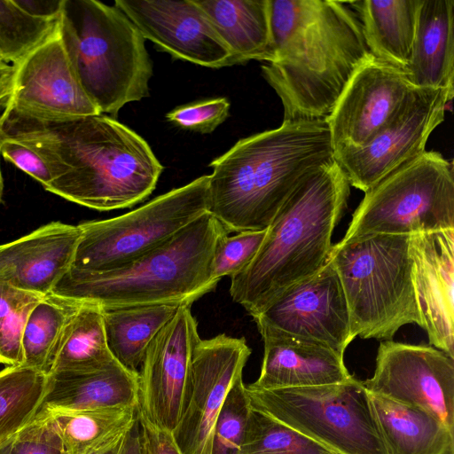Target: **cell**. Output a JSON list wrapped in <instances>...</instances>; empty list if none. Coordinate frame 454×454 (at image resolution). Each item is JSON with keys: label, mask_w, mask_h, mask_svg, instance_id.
Instances as JSON below:
<instances>
[{"label": "cell", "mask_w": 454, "mask_h": 454, "mask_svg": "<svg viewBox=\"0 0 454 454\" xmlns=\"http://www.w3.org/2000/svg\"><path fill=\"white\" fill-rule=\"evenodd\" d=\"M191 305H181L149 343L138 371V411L173 432L184 411L191 362L200 341Z\"/></svg>", "instance_id": "9a60e30c"}, {"label": "cell", "mask_w": 454, "mask_h": 454, "mask_svg": "<svg viewBox=\"0 0 454 454\" xmlns=\"http://www.w3.org/2000/svg\"><path fill=\"white\" fill-rule=\"evenodd\" d=\"M0 157H1V152H0ZM3 189H4V180H3L1 166H0V201H1L2 194H3Z\"/></svg>", "instance_id": "bcb514c9"}, {"label": "cell", "mask_w": 454, "mask_h": 454, "mask_svg": "<svg viewBox=\"0 0 454 454\" xmlns=\"http://www.w3.org/2000/svg\"><path fill=\"white\" fill-rule=\"evenodd\" d=\"M263 358L258 379L250 387L272 390L344 382L353 377L343 356L313 343L262 334Z\"/></svg>", "instance_id": "44dd1931"}, {"label": "cell", "mask_w": 454, "mask_h": 454, "mask_svg": "<svg viewBox=\"0 0 454 454\" xmlns=\"http://www.w3.org/2000/svg\"><path fill=\"white\" fill-rule=\"evenodd\" d=\"M454 0H421L411 61L404 70L416 88L454 92Z\"/></svg>", "instance_id": "603a6c76"}, {"label": "cell", "mask_w": 454, "mask_h": 454, "mask_svg": "<svg viewBox=\"0 0 454 454\" xmlns=\"http://www.w3.org/2000/svg\"><path fill=\"white\" fill-rule=\"evenodd\" d=\"M82 301L52 294L44 295L30 312L22 334V365L47 374L55 346Z\"/></svg>", "instance_id": "4dcf8cb0"}, {"label": "cell", "mask_w": 454, "mask_h": 454, "mask_svg": "<svg viewBox=\"0 0 454 454\" xmlns=\"http://www.w3.org/2000/svg\"><path fill=\"white\" fill-rule=\"evenodd\" d=\"M415 89L404 70L372 56L355 73L326 118L333 151L367 144Z\"/></svg>", "instance_id": "e0dca14e"}, {"label": "cell", "mask_w": 454, "mask_h": 454, "mask_svg": "<svg viewBox=\"0 0 454 454\" xmlns=\"http://www.w3.org/2000/svg\"><path fill=\"white\" fill-rule=\"evenodd\" d=\"M114 360L107 347L102 308L82 302L55 346L47 375L99 370Z\"/></svg>", "instance_id": "83f0119b"}, {"label": "cell", "mask_w": 454, "mask_h": 454, "mask_svg": "<svg viewBox=\"0 0 454 454\" xmlns=\"http://www.w3.org/2000/svg\"><path fill=\"white\" fill-rule=\"evenodd\" d=\"M250 411V400L241 376L231 387L216 417L210 454H242Z\"/></svg>", "instance_id": "e575fe53"}, {"label": "cell", "mask_w": 454, "mask_h": 454, "mask_svg": "<svg viewBox=\"0 0 454 454\" xmlns=\"http://www.w3.org/2000/svg\"><path fill=\"white\" fill-rule=\"evenodd\" d=\"M228 233L209 212L135 261L98 273L69 269L52 294L102 308L177 303L192 305L212 291V258L218 239Z\"/></svg>", "instance_id": "5b68a950"}, {"label": "cell", "mask_w": 454, "mask_h": 454, "mask_svg": "<svg viewBox=\"0 0 454 454\" xmlns=\"http://www.w3.org/2000/svg\"><path fill=\"white\" fill-rule=\"evenodd\" d=\"M271 56L262 66L284 121L325 120L357 69L370 59L347 2L269 0Z\"/></svg>", "instance_id": "7a4b0ae2"}, {"label": "cell", "mask_w": 454, "mask_h": 454, "mask_svg": "<svg viewBox=\"0 0 454 454\" xmlns=\"http://www.w3.org/2000/svg\"><path fill=\"white\" fill-rule=\"evenodd\" d=\"M145 39L178 59L219 68L232 66L231 52L195 0H115Z\"/></svg>", "instance_id": "ac0fdd59"}, {"label": "cell", "mask_w": 454, "mask_h": 454, "mask_svg": "<svg viewBox=\"0 0 454 454\" xmlns=\"http://www.w3.org/2000/svg\"><path fill=\"white\" fill-rule=\"evenodd\" d=\"M208 212V175L172 189L137 209L78 224L71 269L98 273L122 267L158 247Z\"/></svg>", "instance_id": "30bf717a"}, {"label": "cell", "mask_w": 454, "mask_h": 454, "mask_svg": "<svg viewBox=\"0 0 454 454\" xmlns=\"http://www.w3.org/2000/svg\"><path fill=\"white\" fill-rule=\"evenodd\" d=\"M144 454H182L173 434L148 421L138 411Z\"/></svg>", "instance_id": "ab89813d"}, {"label": "cell", "mask_w": 454, "mask_h": 454, "mask_svg": "<svg viewBox=\"0 0 454 454\" xmlns=\"http://www.w3.org/2000/svg\"><path fill=\"white\" fill-rule=\"evenodd\" d=\"M453 92L416 88L394 118L367 144L334 152L350 185L364 193L426 152L427 139L443 121Z\"/></svg>", "instance_id": "8fae6325"}, {"label": "cell", "mask_w": 454, "mask_h": 454, "mask_svg": "<svg viewBox=\"0 0 454 454\" xmlns=\"http://www.w3.org/2000/svg\"><path fill=\"white\" fill-rule=\"evenodd\" d=\"M355 10L364 42L377 59L406 70L421 0H358L347 2Z\"/></svg>", "instance_id": "cb8c5ba5"}, {"label": "cell", "mask_w": 454, "mask_h": 454, "mask_svg": "<svg viewBox=\"0 0 454 454\" xmlns=\"http://www.w3.org/2000/svg\"><path fill=\"white\" fill-rule=\"evenodd\" d=\"M368 392L414 405L454 432V359L430 345L382 340Z\"/></svg>", "instance_id": "5bb4252c"}, {"label": "cell", "mask_w": 454, "mask_h": 454, "mask_svg": "<svg viewBox=\"0 0 454 454\" xmlns=\"http://www.w3.org/2000/svg\"><path fill=\"white\" fill-rule=\"evenodd\" d=\"M250 354L244 338L219 334L197 343L184 411L172 432L182 454H210L216 417Z\"/></svg>", "instance_id": "4fadbf2b"}, {"label": "cell", "mask_w": 454, "mask_h": 454, "mask_svg": "<svg viewBox=\"0 0 454 454\" xmlns=\"http://www.w3.org/2000/svg\"><path fill=\"white\" fill-rule=\"evenodd\" d=\"M0 137L42 158L52 178L46 191L98 211L144 201L163 170L140 135L103 114L48 119L3 109Z\"/></svg>", "instance_id": "6da1fadb"}, {"label": "cell", "mask_w": 454, "mask_h": 454, "mask_svg": "<svg viewBox=\"0 0 454 454\" xmlns=\"http://www.w3.org/2000/svg\"><path fill=\"white\" fill-rule=\"evenodd\" d=\"M129 427L118 432L88 454H121Z\"/></svg>", "instance_id": "ee69618b"}, {"label": "cell", "mask_w": 454, "mask_h": 454, "mask_svg": "<svg viewBox=\"0 0 454 454\" xmlns=\"http://www.w3.org/2000/svg\"><path fill=\"white\" fill-rule=\"evenodd\" d=\"M45 409V408H43ZM48 410L67 454H88L137 419L138 407L86 411Z\"/></svg>", "instance_id": "f1b7e54d"}, {"label": "cell", "mask_w": 454, "mask_h": 454, "mask_svg": "<svg viewBox=\"0 0 454 454\" xmlns=\"http://www.w3.org/2000/svg\"><path fill=\"white\" fill-rule=\"evenodd\" d=\"M266 232L267 229L240 231L233 236L223 235L215 247L212 278L219 281L223 277L232 278L243 270L258 252Z\"/></svg>", "instance_id": "d590c367"}, {"label": "cell", "mask_w": 454, "mask_h": 454, "mask_svg": "<svg viewBox=\"0 0 454 454\" xmlns=\"http://www.w3.org/2000/svg\"><path fill=\"white\" fill-rule=\"evenodd\" d=\"M0 62H3V61L0 59Z\"/></svg>", "instance_id": "7dc6e473"}, {"label": "cell", "mask_w": 454, "mask_h": 454, "mask_svg": "<svg viewBox=\"0 0 454 454\" xmlns=\"http://www.w3.org/2000/svg\"><path fill=\"white\" fill-rule=\"evenodd\" d=\"M61 36L78 79L100 114L114 118L149 97L153 64L145 39L115 5L64 0Z\"/></svg>", "instance_id": "8992f818"}, {"label": "cell", "mask_w": 454, "mask_h": 454, "mask_svg": "<svg viewBox=\"0 0 454 454\" xmlns=\"http://www.w3.org/2000/svg\"><path fill=\"white\" fill-rule=\"evenodd\" d=\"M228 47L232 65L269 62L271 56L269 0H195Z\"/></svg>", "instance_id": "484cf974"}, {"label": "cell", "mask_w": 454, "mask_h": 454, "mask_svg": "<svg viewBox=\"0 0 454 454\" xmlns=\"http://www.w3.org/2000/svg\"><path fill=\"white\" fill-rule=\"evenodd\" d=\"M47 384V374L24 365L0 371V450L35 415Z\"/></svg>", "instance_id": "f546056e"}, {"label": "cell", "mask_w": 454, "mask_h": 454, "mask_svg": "<svg viewBox=\"0 0 454 454\" xmlns=\"http://www.w3.org/2000/svg\"><path fill=\"white\" fill-rule=\"evenodd\" d=\"M138 373L114 360L99 370L48 375L40 407L68 411L138 407Z\"/></svg>", "instance_id": "7402d4cb"}, {"label": "cell", "mask_w": 454, "mask_h": 454, "mask_svg": "<svg viewBox=\"0 0 454 454\" xmlns=\"http://www.w3.org/2000/svg\"><path fill=\"white\" fill-rule=\"evenodd\" d=\"M81 238L78 225L51 222L0 245V284L47 295L71 268Z\"/></svg>", "instance_id": "ffe728a7"}, {"label": "cell", "mask_w": 454, "mask_h": 454, "mask_svg": "<svg viewBox=\"0 0 454 454\" xmlns=\"http://www.w3.org/2000/svg\"><path fill=\"white\" fill-rule=\"evenodd\" d=\"M409 252L429 344L454 359V230L411 234Z\"/></svg>", "instance_id": "d6986e66"}, {"label": "cell", "mask_w": 454, "mask_h": 454, "mask_svg": "<svg viewBox=\"0 0 454 454\" xmlns=\"http://www.w3.org/2000/svg\"><path fill=\"white\" fill-rule=\"evenodd\" d=\"M409 246L410 235L390 234L333 245L326 262L342 286L352 340H391L403 325L423 328Z\"/></svg>", "instance_id": "52a82bcc"}, {"label": "cell", "mask_w": 454, "mask_h": 454, "mask_svg": "<svg viewBox=\"0 0 454 454\" xmlns=\"http://www.w3.org/2000/svg\"><path fill=\"white\" fill-rule=\"evenodd\" d=\"M181 305L101 307L107 347L114 358L127 370L138 373L149 343Z\"/></svg>", "instance_id": "4316f807"}, {"label": "cell", "mask_w": 454, "mask_h": 454, "mask_svg": "<svg viewBox=\"0 0 454 454\" xmlns=\"http://www.w3.org/2000/svg\"><path fill=\"white\" fill-rule=\"evenodd\" d=\"M10 445L11 454H67L51 412L41 407Z\"/></svg>", "instance_id": "8d00e7d4"}, {"label": "cell", "mask_w": 454, "mask_h": 454, "mask_svg": "<svg viewBox=\"0 0 454 454\" xmlns=\"http://www.w3.org/2000/svg\"><path fill=\"white\" fill-rule=\"evenodd\" d=\"M14 66L0 62V106H4L12 88Z\"/></svg>", "instance_id": "7bdbcfd3"}, {"label": "cell", "mask_w": 454, "mask_h": 454, "mask_svg": "<svg viewBox=\"0 0 454 454\" xmlns=\"http://www.w3.org/2000/svg\"><path fill=\"white\" fill-rule=\"evenodd\" d=\"M246 387L253 409L337 454H389L369 392L354 376L344 382L315 387Z\"/></svg>", "instance_id": "ba28073f"}, {"label": "cell", "mask_w": 454, "mask_h": 454, "mask_svg": "<svg viewBox=\"0 0 454 454\" xmlns=\"http://www.w3.org/2000/svg\"><path fill=\"white\" fill-rule=\"evenodd\" d=\"M14 66L12 92L3 109L64 119L100 114L83 90L59 28Z\"/></svg>", "instance_id": "2e32d148"}, {"label": "cell", "mask_w": 454, "mask_h": 454, "mask_svg": "<svg viewBox=\"0 0 454 454\" xmlns=\"http://www.w3.org/2000/svg\"><path fill=\"white\" fill-rule=\"evenodd\" d=\"M389 454H454V432L427 410L369 392Z\"/></svg>", "instance_id": "d4e9b609"}, {"label": "cell", "mask_w": 454, "mask_h": 454, "mask_svg": "<svg viewBox=\"0 0 454 454\" xmlns=\"http://www.w3.org/2000/svg\"><path fill=\"white\" fill-rule=\"evenodd\" d=\"M349 187L334 160L307 176L267 228L253 260L231 278L232 300L254 317L284 291L317 273L326 263Z\"/></svg>", "instance_id": "277c9868"}, {"label": "cell", "mask_w": 454, "mask_h": 454, "mask_svg": "<svg viewBox=\"0 0 454 454\" xmlns=\"http://www.w3.org/2000/svg\"><path fill=\"white\" fill-rule=\"evenodd\" d=\"M121 454H144L138 416L127 432Z\"/></svg>", "instance_id": "b9f144b4"}, {"label": "cell", "mask_w": 454, "mask_h": 454, "mask_svg": "<svg viewBox=\"0 0 454 454\" xmlns=\"http://www.w3.org/2000/svg\"><path fill=\"white\" fill-rule=\"evenodd\" d=\"M60 18L33 15L15 0H0V59L15 65L59 28Z\"/></svg>", "instance_id": "1f68e13d"}, {"label": "cell", "mask_w": 454, "mask_h": 454, "mask_svg": "<svg viewBox=\"0 0 454 454\" xmlns=\"http://www.w3.org/2000/svg\"><path fill=\"white\" fill-rule=\"evenodd\" d=\"M242 454H337L268 414L249 413Z\"/></svg>", "instance_id": "d6a6232c"}, {"label": "cell", "mask_w": 454, "mask_h": 454, "mask_svg": "<svg viewBox=\"0 0 454 454\" xmlns=\"http://www.w3.org/2000/svg\"><path fill=\"white\" fill-rule=\"evenodd\" d=\"M326 119L283 121L210 163L208 212L229 231H262L300 183L334 160Z\"/></svg>", "instance_id": "3957f363"}, {"label": "cell", "mask_w": 454, "mask_h": 454, "mask_svg": "<svg viewBox=\"0 0 454 454\" xmlns=\"http://www.w3.org/2000/svg\"><path fill=\"white\" fill-rule=\"evenodd\" d=\"M27 12L47 19L60 18L64 0H15Z\"/></svg>", "instance_id": "60d3db41"}, {"label": "cell", "mask_w": 454, "mask_h": 454, "mask_svg": "<svg viewBox=\"0 0 454 454\" xmlns=\"http://www.w3.org/2000/svg\"><path fill=\"white\" fill-rule=\"evenodd\" d=\"M0 454H11L10 442L0 450Z\"/></svg>", "instance_id": "f6af8a7d"}, {"label": "cell", "mask_w": 454, "mask_h": 454, "mask_svg": "<svg viewBox=\"0 0 454 454\" xmlns=\"http://www.w3.org/2000/svg\"><path fill=\"white\" fill-rule=\"evenodd\" d=\"M1 156L39 182L44 189L51 183V176L42 158L27 145L0 137Z\"/></svg>", "instance_id": "f35d334b"}, {"label": "cell", "mask_w": 454, "mask_h": 454, "mask_svg": "<svg viewBox=\"0 0 454 454\" xmlns=\"http://www.w3.org/2000/svg\"><path fill=\"white\" fill-rule=\"evenodd\" d=\"M230 107L226 98H205L176 106L166 119L180 129L208 134L227 119Z\"/></svg>", "instance_id": "74e56055"}, {"label": "cell", "mask_w": 454, "mask_h": 454, "mask_svg": "<svg viewBox=\"0 0 454 454\" xmlns=\"http://www.w3.org/2000/svg\"><path fill=\"white\" fill-rule=\"evenodd\" d=\"M454 230L452 164L425 152L365 192L335 246L373 234L411 235Z\"/></svg>", "instance_id": "9c48e42d"}, {"label": "cell", "mask_w": 454, "mask_h": 454, "mask_svg": "<svg viewBox=\"0 0 454 454\" xmlns=\"http://www.w3.org/2000/svg\"><path fill=\"white\" fill-rule=\"evenodd\" d=\"M253 318L261 335L320 345L341 356L353 340L342 286L329 262L314 276L284 291Z\"/></svg>", "instance_id": "7c38bea8"}, {"label": "cell", "mask_w": 454, "mask_h": 454, "mask_svg": "<svg viewBox=\"0 0 454 454\" xmlns=\"http://www.w3.org/2000/svg\"><path fill=\"white\" fill-rule=\"evenodd\" d=\"M43 295L0 284V364H23L22 334L27 317Z\"/></svg>", "instance_id": "836d02e7"}]
</instances>
